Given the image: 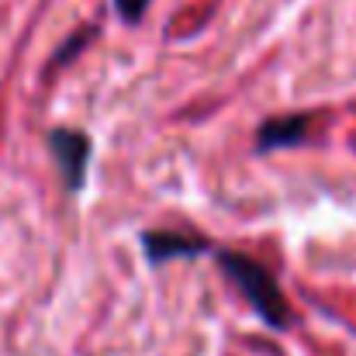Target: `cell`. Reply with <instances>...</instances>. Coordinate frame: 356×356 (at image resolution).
I'll list each match as a JSON object with an SVG mask.
<instances>
[{"label":"cell","instance_id":"6da1fadb","mask_svg":"<svg viewBox=\"0 0 356 356\" xmlns=\"http://www.w3.org/2000/svg\"><path fill=\"white\" fill-rule=\"evenodd\" d=\"M218 263H222L225 277H232L238 284V291L245 294V301L252 305V312H256L270 329H287V325L294 322V312H291V305L284 301V294H280V287H277V277H273L266 266L252 263V259L242 256V252H218Z\"/></svg>","mask_w":356,"mask_h":356},{"label":"cell","instance_id":"7a4b0ae2","mask_svg":"<svg viewBox=\"0 0 356 356\" xmlns=\"http://www.w3.org/2000/svg\"><path fill=\"white\" fill-rule=\"evenodd\" d=\"M49 149H52V159L66 180L70 191H80L83 180H87V163H90V138L83 131H73V128H52L49 131Z\"/></svg>","mask_w":356,"mask_h":356},{"label":"cell","instance_id":"3957f363","mask_svg":"<svg viewBox=\"0 0 356 356\" xmlns=\"http://www.w3.org/2000/svg\"><path fill=\"white\" fill-rule=\"evenodd\" d=\"M142 249H145V259L152 266H163L177 256H201V252H211L208 242L201 238H187V236H173V232H142Z\"/></svg>","mask_w":356,"mask_h":356},{"label":"cell","instance_id":"277c9868","mask_svg":"<svg viewBox=\"0 0 356 356\" xmlns=\"http://www.w3.org/2000/svg\"><path fill=\"white\" fill-rule=\"evenodd\" d=\"M305 128H308V118H305V115H284V118L263 121V124H259L256 149H259V152H270V149L294 145V142L305 138Z\"/></svg>","mask_w":356,"mask_h":356},{"label":"cell","instance_id":"5b68a950","mask_svg":"<svg viewBox=\"0 0 356 356\" xmlns=\"http://www.w3.org/2000/svg\"><path fill=\"white\" fill-rule=\"evenodd\" d=\"M115 3H118L124 21H138V17L145 14V7H149V0H115Z\"/></svg>","mask_w":356,"mask_h":356}]
</instances>
